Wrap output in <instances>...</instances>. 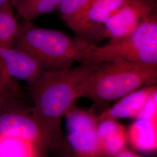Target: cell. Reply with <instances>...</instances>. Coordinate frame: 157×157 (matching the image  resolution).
I'll use <instances>...</instances> for the list:
<instances>
[{"label": "cell", "mask_w": 157, "mask_h": 157, "mask_svg": "<svg viewBox=\"0 0 157 157\" xmlns=\"http://www.w3.org/2000/svg\"><path fill=\"white\" fill-rule=\"evenodd\" d=\"M62 0H13L12 2L25 22L58 10Z\"/></svg>", "instance_id": "4fadbf2b"}, {"label": "cell", "mask_w": 157, "mask_h": 157, "mask_svg": "<svg viewBox=\"0 0 157 157\" xmlns=\"http://www.w3.org/2000/svg\"><path fill=\"white\" fill-rule=\"evenodd\" d=\"M90 0H62L58 10L62 21L77 34Z\"/></svg>", "instance_id": "9a60e30c"}, {"label": "cell", "mask_w": 157, "mask_h": 157, "mask_svg": "<svg viewBox=\"0 0 157 157\" xmlns=\"http://www.w3.org/2000/svg\"><path fill=\"white\" fill-rule=\"evenodd\" d=\"M121 59L126 61L157 64V11L132 33L96 45L84 63L100 64Z\"/></svg>", "instance_id": "277c9868"}, {"label": "cell", "mask_w": 157, "mask_h": 157, "mask_svg": "<svg viewBox=\"0 0 157 157\" xmlns=\"http://www.w3.org/2000/svg\"><path fill=\"white\" fill-rule=\"evenodd\" d=\"M115 157H141L136 154L134 152L128 149H124L122 151L119 152Z\"/></svg>", "instance_id": "e0dca14e"}, {"label": "cell", "mask_w": 157, "mask_h": 157, "mask_svg": "<svg viewBox=\"0 0 157 157\" xmlns=\"http://www.w3.org/2000/svg\"><path fill=\"white\" fill-rule=\"evenodd\" d=\"M157 82V64L117 59L102 63L79 86L76 97L97 102L113 101Z\"/></svg>", "instance_id": "3957f363"}, {"label": "cell", "mask_w": 157, "mask_h": 157, "mask_svg": "<svg viewBox=\"0 0 157 157\" xmlns=\"http://www.w3.org/2000/svg\"><path fill=\"white\" fill-rule=\"evenodd\" d=\"M157 92V85L146 86L125 95L111 108L103 112L98 118L104 119H138L147 103Z\"/></svg>", "instance_id": "30bf717a"}, {"label": "cell", "mask_w": 157, "mask_h": 157, "mask_svg": "<svg viewBox=\"0 0 157 157\" xmlns=\"http://www.w3.org/2000/svg\"><path fill=\"white\" fill-rule=\"evenodd\" d=\"M127 142L134 149L152 152L157 149V119H137L126 130Z\"/></svg>", "instance_id": "7c38bea8"}, {"label": "cell", "mask_w": 157, "mask_h": 157, "mask_svg": "<svg viewBox=\"0 0 157 157\" xmlns=\"http://www.w3.org/2000/svg\"><path fill=\"white\" fill-rule=\"evenodd\" d=\"M67 141L78 157L102 155L98 137V118L73 105L65 116Z\"/></svg>", "instance_id": "8992f818"}, {"label": "cell", "mask_w": 157, "mask_h": 157, "mask_svg": "<svg viewBox=\"0 0 157 157\" xmlns=\"http://www.w3.org/2000/svg\"><path fill=\"white\" fill-rule=\"evenodd\" d=\"M100 65L82 63L63 71H44L29 86L34 117L61 146L62 118L74 105L79 86Z\"/></svg>", "instance_id": "6da1fadb"}, {"label": "cell", "mask_w": 157, "mask_h": 157, "mask_svg": "<svg viewBox=\"0 0 157 157\" xmlns=\"http://www.w3.org/2000/svg\"><path fill=\"white\" fill-rule=\"evenodd\" d=\"M97 45L62 32L36 27L32 22L19 25L12 46L25 51L44 71L70 69L84 63Z\"/></svg>", "instance_id": "7a4b0ae2"}, {"label": "cell", "mask_w": 157, "mask_h": 157, "mask_svg": "<svg viewBox=\"0 0 157 157\" xmlns=\"http://www.w3.org/2000/svg\"></svg>", "instance_id": "d6986e66"}, {"label": "cell", "mask_w": 157, "mask_h": 157, "mask_svg": "<svg viewBox=\"0 0 157 157\" xmlns=\"http://www.w3.org/2000/svg\"><path fill=\"white\" fill-rule=\"evenodd\" d=\"M39 149L30 141L0 135V157H38Z\"/></svg>", "instance_id": "5bb4252c"}, {"label": "cell", "mask_w": 157, "mask_h": 157, "mask_svg": "<svg viewBox=\"0 0 157 157\" xmlns=\"http://www.w3.org/2000/svg\"><path fill=\"white\" fill-rule=\"evenodd\" d=\"M98 137L102 155L115 157L126 148V129L116 119L107 118L100 120Z\"/></svg>", "instance_id": "8fae6325"}, {"label": "cell", "mask_w": 157, "mask_h": 157, "mask_svg": "<svg viewBox=\"0 0 157 157\" xmlns=\"http://www.w3.org/2000/svg\"><path fill=\"white\" fill-rule=\"evenodd\" d=\"M13 0H0V8L8 4H12Z\"/></svg>", "instance_id": "ac0fdd59"}, {"label": "cell", "mask_w": 157, "mask_h": 157, "mask_svg": "<svg viewBox=\"0 0 157 157\" xmlns=\"http://www.w3.org/2000/svg\"><path fill=\"white\" fill-rule=\"evenodd\" d=\"M0 135L22 139L42 149H56L61 146L46 132L33 113L14 105L0 108Z\"/></svg>", "instance_id": "5b68a950"}, {"label": "cell", "mask_w": 157, "mask_h": 157, "mask_svg": "<svg viewBox=\"0 0 157 157\" xmlns=\"http://www.w3.org/2000/svg\"><path fill=\"white\" fill-rule=\"evenodd\" d=\"M19 25L13 12L12 4L0 8V46L11 47L17 36Z\"/></svg>", "instance_id": "2e32d148"}, {"label": "cell", "mask_w": 157, "mask_h": 157, "mask_svg": "<svg viewBox=\"0 0 157 157\" xmlns=\"http://www.w3.org/2000/svg\"><path fill=\"white\" fill-rule=\"evenodd\" d=\"M44 70L28 53L13 46H0V72L29 86L34 83Z\"/></svg>", "instance_id": "ba28073f"}, {"label": "cell", "mask_w": 157, "mask_h": 157, "mask_svg": "<svg viewBox=\"0 0 157 157\" xmlns=\"http://www.w3.org/2000/svg\"><path fill=\"white\" fill-rule=\"evenodd\" d=\"M156 11L157 0H129L102 26L94 44L105 39H118L129 35Z\"/></svg>", "instance_id": "52a82bcc"}, {"label": "cell", "mask_w": 157, "mask_h": 157, "mask_svg": "<svg viewBox=\"0 0 157 157\" xmlns=\"http://www.w3.org/2000/svg\"><path fill=\"white\" fill-rule=\"evenodd\" d=\"M129 0H90L84 12L77 37L94 44L102 26Z\"/></svg>", "instance_id": "9c48e42d"}]
</instances>
